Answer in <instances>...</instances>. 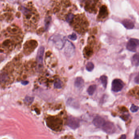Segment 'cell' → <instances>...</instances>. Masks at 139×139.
I'll use <instances>...</instances> for the list:
<instances>
[{"instance_id": "27", "label": "cell", "mask_w": 139, "mask_h": 139, "mask_svg": "<svg viewBox=\"0 0 139 139\" xmlns=\"http://www.w3.org/2000/svg\"><path fill=\"white\" fill-rule=\"evenodd\" d=\"M63 3L66 6L69 7L70 5V1L69 0H63Z\"/></svg>"}, {"instance_id": "7", "label": "cell", "mask_w": 139, "mask_h": 139, "mask_svg": "<svg viewBox=\"0 0 139 139\" xmlns=\"http://www.w3.org/2000/svg\"><path fill=\"white\" fill-rule=\"evenodd\" d=\"M139 46V40L136 39H131L127 45V48L130 51L135 52L136 51L137 48Z\"/></svg>"}, {"instance_id": "21", "label": "cell", "mask_w": 139, "mask_h": 139, "mask_svg": "<svg viewBox=\"0 0 139 139\" xmlns=\"http://www.w3.org/2000/svg\"><path fill=\"white\" fill-rule=\"evenodd\" d=\"M34 100V98L31 96H27L24 99V102L26 104L29 105L33 103Z\"/></svg>"}, {"instance_id": "26", "label": "cell", "mask_w": 139, "mask_h": 139, "mask_svg": "<svg viewBox=\"0 0 139 139\" xmlns=\"http://www.w3.org/2000/svg\"><path fill=\"white\" fill-rule=\"evenodd\" d=\"M68 38L72 40H75L77 38V36L74 33H73L72 34L68 36Z\"/></svg>"}, {"instance_id": "5", "label": "cell", "mask_w": 139, "mask_h": 139, "mask_svg": "<svg viewBox=\"0 0 139 139\" xmlns=\"http://www.w3.org/2000/svg\"><path fill=\"white\" fill-rule=\"evenodd\" d=\"M103 131L107 133H113L116 131V127L114 124L110 122H105L102 127Z\"/></svg>"}, {"instance_id": "20", "label": "cell", "mask_w": 139, "mask_h": 139, "mask_svg": "<svg viewBox=\"0 0 139 139\" xmlns=\"http://www.w3.org/2000/svg\"><path fill=\"white\" fill-rule=\"evenodd\" d=\"M54 86V87L56 88L60 89L62 87V82L60 79H57L55 81Z\"/></svg>"}, {"instance_id": "10", "label": "cell", "mask_w": 139, "mask_h": 139, "mask_svg": "<svg viewBox=\"0 0 139 139\" xmlns=\"http://www.w3.org/2000/svg\"><path fill=\"white\" fill-rule=\"evenodd\" d=\"M105 120L103 118L100 117H97L94 119L93 123L95 126L97 127H102L105 123Z\"/></svg>"}, {"instance_id": "6", "label": "cell", "mask_w": 139, "mask_h": 139, "mask_svg": "<svg viewBox=\"0 0 139 139\" xmlns=\"http://www.w3.org/2000/svg\"><path fill=\"white\" fill-rule=\"evenodd\" d=\"M123 87L124 83L121 80L115 79L112 81L111 89L113 92H120L123 88Z\"/></svg>"}, {"instance_id": "1", "label": "cell", "mask_w": 139, "mask_h": 139, "mask_svg": "<svg viewBox=\"0 0 139 139\" xmlns=\"http://www.w3.org/2000/svg\"><path fill=\"white\" fill-rule=\"evenodd\" d=\"M46 124L52 130L60 131L62 128L63 120L60 117L51 116L46 119Z\"/></svg>"}, {"instance_id": "30", "label": "cell", "mask_w": 139, "mask_h": 139, "mask_svg": "<svg viewBox=\"0 0 139 139\" xmlns=\"http://www.w3.org/2000/svg\"><path fill=\"white\" fill-rule=\"evenodd\" d=\"M21 83H22V84L24 85H27V84H28V82L27 81H22Z\"/></svg>"}, {"instance_id": "17", "label": "cell", "mask_w": 139, "mask_h": 139, "mask_svg": "<svg viewBox=\"0 0 139 139\" xmlns=\"http://www.w3.org/2000/svg\"><path fill=\"white\" fill-rule=\"evenodd\" d=\"M96 85H92L89 86L87 89L88 94L89 95H92L95 93V91H96Z\"/></svg>"}, {"instance_id": "12", "label": "cell", "mask_w": 139, "mask_h": 139, "mask_svg": "<svg viewBox=\"0 0 139 139\" xmlns=\"http://www.w3.org/2000/svg\"><path fill=\"white\" fill-rule=\"evenodd\" d=\"M122 24L126 28L128 29H131L134 27V24L133 22L129 19H125L122 21Z\"/></svg>"}, {"instance_id": "9", "label": "cell", "mask_w": 139, "mask_h": 139, "mask_svg": "<svg viewBox=\"0 0 139 139\" xmlns=\"http://www.w3.org/2000/svg\"><path fill=\"white\" fill-rule=\"evenodd\" d=\"M44 48L41 46L38 50L37 56V61L39 67H42L43 65L44 54Z\"/></svg>"}, {"instance_id": "19", "label": "cell", "mask_w": 139, "mask_h": 139, "mask_svg": "<svg viewBox=\"0 0 139 139\" xmlns=\"http://www.w3.org/2000/svg\"><path fill=\"white\" fill-rule=\"evenodd\" d=\"M100 80L101 82L103 87L105 88H106L107 84V76L105 75L102 76L100 77Z\"/></svg>"}, {"instance_id": "28", "label": "cell", "mask_w": 139, "mask_h": 139, "mask_svg": "<svg viewBox=\"0 0 139 139\" xmlns=\"http://www.w3.org/2000/svg\"><path fill=\"white\" fill-rule=\"evenodd\" d=\"M10 44H11V42L10 40H7L4 41L3 45L5 46H9L10 45Z\"/></svg>"}, {"instance_id": "15", "label": "cell", "mask_w": 139, "mask_h": 139, "mask_svg": "<svg viewBox=\"0 0 139 139\" xmlns=\"http://www.w3.org/2000/svg\"><path fill=\"white\" fill-rule=\"evenodd\" d=\"M92 49L89 47H85L84 49V56L86 58H89L92 56Z\"/></svg>"}, {"instance_id": "29", "label": "cell", "mask_w": 139, "mask_h": 139, "mask_svg": "<svg viewBox=\"0 0 139 139\" xmlns=\"http://www.w3.org/2000/svg\"><path fill=\"white\" fill-rule=\"evenodd\" d=\"M134 80H135V82L136 83L139 84V74H138V75L136 77H135Z\"/></svg>"}, {"instance_id": "32", "label": "cell", "mask_w": 139, "mask_h": 139, "mask_svg": "<svg viewBox=\"0 0 139 139\" xmlns=\"http://www.w3.org/2000/svg\"><path fill=\"white\" fill-rule=\"evenodd\" d=\"M119 139H126V136L125 135H122Z\"/></svg>"}, {"instance_id": "11", "label": "cell", "mask_w": 139, "mask_h": 139, "mask_svg": "<svg viewBox=\"0 0 139 139\" xmlns=\"http://www.w3.org/2000/svg\"><path fill=\"white\" fill-rule=\"evenodd\" d=\"M108 15L107 9L106 6H103L100 8L99 17L100 19H103L106 18Z\"/></svg>"}, {"instance_id": "24", "label": "cell", "mask_w": 139, "mask_h": 139, "mask_svg": "<svg viewBox=\"0 0 139 139\" xmlns=\"http://www.w3.org/2000/svg\"><path fill=\"white\" fill-rule=\"evenodd\" d=\"M74 18V16L73 14H69L66 18V21L68 22H71L72 21Z\"/></svg>"}, {"instance_id": "3", "label": "cell", "mask_w": 139, "mask_h": 139, "mask_svg": "<svg viewBox=\"0 0 139 139\" xmlns=\"http://www.w3.org/2000/svg\"><path fill=\"white\" fill-rule=\"evenodd\" d=\"M38 45L36 41L34 40L28 41L24 45V52L27 55H29L34 51Z\"/></svg>"}, {"instance_id": "4", "label": "cell", "mask_w": 139, "mask_h": 139, "mask_svg": "<svg viewBox=\"0 0 139 139\" xmlns=\"http://www.w3.org/2000/svg\"><path fill=\"white\" fill-rule=\"evenodd\" d=\"M64 47L65 56L69 58L73 57L75 53V47L72 43L66 40Z\"/></svg>"}, {"instance_id": "22", "label": "cell", "mask_w": 139, "mask_h": 139, "mask_svg": "<svg viewBox=\"0 0 139 139\" xmlns=\"http://www.w3.org/2000/svg\"><path fill=\"white\" fill-rule=\"evenodd\" d=\"M86 68L87 70L88 71H92V70H93L94 68V64L91 62H88L86 66Z\"/></svg>"}, {"instance_id": "33", "label": "cell", "mask_w": 139, "mask_h": 139, "mask_svg": "<svg viewBox=\"0 0 139 139\" xmlns=\"http://www.w3.org/2000/svg\"></svg>"}, {"instance_id": "2", "label": "cell", "mask_w": 139, "mask_h": 139, "mask_svg": "<svg viewBox=\"0 0 139 139\" xmlns=\"http://www.w3.org/2000/svg\"><path fill=\"white\" fill-rule=\"evenodd\" d=\"M50 40L53 42L55 46L58 49L61 50L64 47L66 39L65 37L60 35H56L50 38Z\"/></svg>"}, {"instance_id": "8", "label": "cell", "mask_w": 139, "mask_h": 139, "mask_svg": "<svg viewBox=\"0 0 139 139\" xmlns=\"http://www.w3.org/2000/svg\"><path fill=\"white\" fill-rule=\"evenodd\" d=\"M67 125L72 129H76L79 127V121L75 117H69L67 121Z\"/></svg>"}, {"instance_id": "23", "label": "cell", "mask_w": 139, "mask_h": 139, "mask_svg": "<svg viewBox=\"0 0 139 139\" xmlns=\"http://www.w3.org/2000/svg\"><path fill=\"white\" fill-rule=\"evenodd\" d=\"M139 109V107H138V106L135 105L134 104H133L131 105V107L130 108V110L132 112H136L138 111V110Z\"/></svg>"}, {"instance_id": "14", "label": "cell", "mask_w": 139, "mask_h": 139, "mask_svg": "<svg viewBox=\"0 0 139 139\" xmlns=\"http://www.w3.org/2000/svg\"><path fill=\"white\" fill-rule=\"evenodd\" d=\"M132 64L134 66H139V53L135 54L132 58Z\"/></svg>"}, {"instance_id": "31", "label": "cell", "mask_w": 139, "mask_h": 139, "mask_svg": "<svg viewBox=\"0 0 139 139\" xmlns=\"http://www.w3.org/2000/svg\"><path fill=\"white\" fill-rule=\"evenodd\" d=\"M63 139H74L72 137V136H66L63 138Z\"/></svg>"}, {"instance_id": "16", "label": "cell", "mask_w": 139, "mask_h": 139, "mask_svg": "<svg viewBox=\"0 0 139 139\" xmlns=\"http://www.w3.org/2000/svg\"><path fill=\"white\" fill-rule=\"evenodd\" d=\"M8 32L11 34H16L18 33L20 31V29L17 27L16 26H11L7 28Z\"/></svg>"}, {"instance_id": "18", "label": "cell", "mask_w": 139, "mask_h": 139, "mask_svg": "<svg viewBox=\"0 0 139 139\" xmlns=\"http://www.w3.org/2000/svg\"><path fill=\"white\" fill-rule=\"evenodd\" d=\"M51 17L50 16H48L45 18L44 22V27L46 31H47L48 29L51 21Z\"/></svg>"}, {"instance_id": "25", "label": "cell", "mask_w": 139, "mask_h": 139, "mask_svg": "<svg viewBox=\"0 0 139 139\" xmlns=\"http://www.w3.org/2000/svg\"><path fill=\"white\" fill-rule=\"evenodd\" d=\"M134 139H139V126L136 129Z\"/></svg>"}, {"instance_id": "13", "label": "cell", "mask_w": 139, "mask_h": 139, "mask_svg": "<svg viewBox=\"0 0 139 139\" xmlns=\"http://www.w3.org/2000/svg\"><path fill=\"white\" fill-rule=\"evenodd\" d=\"M84 81L82 78L78 77L76 78L74 81V86L76 88L80 89L83 86Z\"/></svg>"}]
</instances>
